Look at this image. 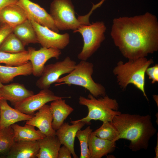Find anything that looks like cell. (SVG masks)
Returning a JSON list of instances; mask_svg holds the SVG:
<instances>
[{
	"instance_id": "obj_1",
	"label": "cell",
	"mask_w": 158,
	"mask_h": 158,
	"mask_svg": "<svg viewBox=\"0 0 158 158\" xmlns=\"http://www.w3.org/2000/svg\"><path fill=\"white\" fill-rule=\"evenodd\" d=\"M111 36L123 55L128 59L145 57L158 49V23L147 12L113 20Z\"/></svg>"
},
{
	"instance_id": "obj_2",
	"label": "cell",
	"mask_w": 158,
	"mask_h": 158,
	"mask_svg": "<svg viewBox=\"0 0 158 158\" xmlns=\"http://www.w3.org/2000/svg\"><path fill=\"white\" fill-rule=\"evenodd\" d=\"M112 122L119 133L115 142L120 139L129 140V148L133 152L147 150L150 138L157 131L149 114L121 113L114 118Z\"/></svg>"
},
{
	"instance_id": "obj_3",
	"label": "cell",
	"mask_w": 158,
	"mask_h": 158,
	"mask_svg": "<svg viewBox=\"0 0 158 158\" xmlns=\"http://www.w3.org/2000/svg\"><path fill=\"white\" fill-rule=\"evenodd\" d=\"M153 62L152 59L145 57L129 59L126 63L120 61L113 72L122 89L124 90L128 85L132 84L140 90L148 100L145 89V75L147 69Z\"/></svg>"
},
{
	"instance_id": "obj_4",
	"label": "cell",
	"mask_w": 158,
	"mask_h": 158,
	"mask_svg": "<svg viewBox=\"0 0 158 158\" xmlns=\"http://www.w3.org/2000/svg\"><path fill=\"white\" fill-rule=\"evenodd\" d=\"M79 103L87 107L88 114L81 119L71 121L72 124L83 122L85 124H89L92 120L112 122L114 118L121 113L118 111L119 105L117 100L106 95L98 98L90 93L88 95L87 98L80 96Z\"/></svg>"
},
{
	"instance_id": "obj_5",
	"label": "cell",
	"mask_w": 158,
	"mask_h": 158,
	"mask_svg": "<svg viewBox=\"0 0 158 158\" xmlns=\"http://www.w3.org/2000/svg\"><path fill=\"white\" fill-rule=\"evenodd\" d=\"M94 65L86 61L81 60L74 68L67 75L60 78L55 86L66 85L82 87L88 90L93 96L97 98L106 95L104 87L95 82L92 78Z\"/></svg>"
},
{
	"instance_id": "obj_6",
	"label": "cell",
	"mask_w": 158,
	"mask_h": 158,
	"mask_svg": "<svg viewBox=\"0 0 158 158\" xmlns=\"http://www.w3.org/2000/svg\"><path fill=\"white\" fill-rule=\"evenodd\" d=\"M50 14L59 30H76L81 25L90 24L84 16L77 18L71 0H54L50 6Z\"/></svg>"
},
{
	"instance_id": "obj_7",
	"label": "cell",
	"mask_w": 158,
	"mask_h": 158,
	"mask_svg": "<svg viewBox=\"0 0 158 158\" xmlns=\"http://www.w3.org/2000/svg\"><path fill=\"white\" fill-rule=\"evenodd\" d=\"M106 28L102 21L81 25L74 33L79 32L82 36L83 45L81 51L78 54L81 60L87 61L98 49L105 39Z\"/></svg>"
},
{
	"instance_id": "obj_8",
	"label": "cell",
	"mask_w": 158,
	"mask_h": 158,
	"mask_svg": "<svg viewBox=\"0 0 158 158\" xmlns=\"http://www.w3.org/2000/svg\"><path fill=\"white\" fill-rule=\"evenodd\" d=\"M76 64L75 61L67 56L62 61L45 66L41 75L36 81V86L41 89H49L62 75L72 71Z\"/></svg>"
},
{
	"instance_id": "obj_9",
	"label": "cell",
	"mask_w": 158,
	"mask_h": 158,
	"mask_svg": "<svg viewBox=\"0 0 158 158\" xmlns=\"http://www.w3.org/2000/svg\"><path fill=\"white\" fill-rule=\"evenodd\" d=\"M56 95L49 89H42L37 94L31 95L14 105V108L27 114L33 115L47 103L60 98H70Z\"/></svg>"
},
{
	"instance_id": "obj_10",
	"label": "cell",
	"mask_w": 158,
	"mask_h": 158,
	"mask_svg": "<svg viewBox=\"0 0 158 158\" xmlns=\"http://www.w3.org/2000/svg\"><path fill=\"white\" fill-rule=\"evenodd\" d=\"M30 20L36 32L38 43L42 47L61 50L69 44L70 35L68 33L59 34L32 20Z\"/></svg>"
},
{
	"instance_id": "obj_11",
	"label": "cell",
	"mask_w": 158,
	"mask_h": 158,
	"mask_svg": "<svg viewBox=\"0 0 158 158\" xmlns=\"http://www.w3.org/2000/svg\"><path fill=\"white\" fill-rule=\"evenodd\" d=\"M18 4L26 12L28 19L58 33L56 28L50 14L37 4L30 0H18Z\"/></svg>"
},
{
	"instance_id": "obj_12",
	"label": "cell",
	"mask_w": 158,
	"mask_h": 158,
	"mask_svg": "<svg viewBox=\"0 0 158 158\" xmlns=\"http://www.w3.org/2000/svg\"><path fill=\"white\" fill-rule=\"evenodd\" d=\"M28 51L30 55L29 61L32 66V74L36 77L41 75L45 64L49 60L52 58L58 59L61 54L60 49L42 47L38 50L29 47Z\"/></svg>"
},
{
	"instance_id": "obj_13",
	"label": "cell",
	"mask_w": 158,
	"mask_h": 158,
	"mask_svg": "<svg viewBox=\"0 0 158 158\" xmlns=\"http://www.w3.org/2000/svg\"><path fill=\"white\" fill-rule=\"evenodd\" d=\"M52 115L49 105L45 104L26 123L37 127L47 136L56 135V131L52 128Z\"/></svg>"
},
{
	"instance_id": "obj_14",
	"label": "cell",
	"mask_w": 158,
	"mask_h": 158,
	"mask_svg": "<svg viewBox=\"0 0 158 158\" xmlns=\"http://www.w3.org/2000/svg\"><path fill=\"white\" fill-rule=\"evenodd\" d=\"M85 124L83 122H78L71 125L68 123H64L56 131V135L61 144L68 149L74 158H78L74 150V142L76 133Z\"/></svg>"
},
{
	"instance_id": "obj_15",
	"label": "cell",
	"mask_w": 158,
	"mask_h": 158,
	"mask_svg": "<svg viewBox=\"0 0 158 158\" xmlns=\"http://www.w3.org/2000/svg\"><path fill=\"white\" fill-rule=\"evenodd\" d=\"M0 130L17 122L28 121L33 116L12 108L8 104L7 101L3 99L0 100Z\"/></svg>"
},
{
	"instance_id": "obj_16",
	"label": "cell",
	"mask_w": 158,
	"mask_h": 158,
	"mask_svg": "<svg viewBox=\"0 0 158 158\" xmlns=\"http://www.w3.org/2000/svg\"><path fill=\"white\" fill-rule=\"evenodd\" d=\"M34 94L32 91L18 83L3 85L0 88L1 99L8 101L14 105Z\"/></svg>"
},
{
	"instance_id": "obj_17",
	"label": "cell",
	"mask_w": 158,
	"mask_h": 158,
	"mask_svg": "<svg viewBox=\"0 0 158 158\" xmlns=\"http://www.w3.org/2000/svg\"><path fill=\"white\" fill-rule=\"evenodd\" d=\"M18 3L8 5L0 11V20L2 23L14 28L28 19L26 12Z\"/></svg>"
},
{
	"instance_id": "obj_18",
	"label": "cell",
	"mask_w": 158,
	"mask_h": 158,
	"mask_svg": "<svg viewBox=\"0 0 158 158\" xmlns=\"http://www.w3.org/2000/svg\"><path fill=\"white\" fill-rule=\"evenodd\" d=\"M39 150L37 141L15 142L6 156L7 158H35Z\"/></svg>"
},
{
	"instance_id": "obj_19",
	"label": "cell",
	"mask_w": 158,
	"mask_h": 158,
	"mask_svg": "<svg viewBox=\"0 0 158 158\" xmlns=\"http://www.w3.org/2000/svg\"><path fill=\"white\" fill-rule=\"evenodd\" d=\"M116 147V142L100 138L92 133L88 141L90 158H101L113 152Z\"/></svg>"
},
{
	"instance_id": "obj_20",
	"label": "cell",
	"mask_w": 158,
	"mask_h": 158,
	"mask_svg": "<svg viewBox=\"0 0 158 158\" xmlns=\"http://www.w3.org/2000/svg\"><path fill=\"white\" fill-rule=\"evenodd\" d=\"M63 99L53 101L49 105L53 117L52 126L55 131L61 126L68 116L74 111L73 109L67 104Z\"/></svg>"
},
{
	"instance_id": "obj_21",
	"label": "cell",
	"mask_w": 158,
	"mask_h": 158,
	"mask_svg": "<svg viewBox=\"0 0 158 158\" xmlns=\"http://www.w3.org/2000/svg\"><path fill=\"white\" fill-rule=\"evenodd\" d=\"M39 150L38 158H58L59 149L61 145L56 135L46 136L38 140Z\"/></svg>"
},
{
	"instance_id": "obj_22",
	"label": "cell",
	"mask_w": 158,
	"mask_h": 158,
	"mask_svg": "<svg viewBox=\"0 0 158 158\" xmlns=\"http://www.w3.org/2000/svg\"><path fill=\"white\" fill-rule=\"evenodd\" d=\"M32 74L31 63L28 61L18 66H4L0 65V81L2 83H7L19 75H28Z\"/></svg>"
},
{
	"instance_id": "obj_23",
	"label": "cell",
	"mask_w": 158,
	"mask_h": 158,
	"mask_svg": "<svg viewBox=\"0 0 158 158\" xmlns=\"http://www.w3.org/2000/svg\"><path fill=\"white\" fill-rule=\"evenodd\" d=\"M14 135L15 142L38 141L46 136L34 126L26 124L23 126L14 123L11 126Z\"/></svg>"
},
{
	"instance_id": "obj_24",
	"label": "cell",
	"mask_w": 158,
	"mask_h": 158,
	"mask_svg": "<svg viewBox=\"0 0 158 158\" xmlns=\"http://www.w3.org/2000/svg\"><path fill=\"white\" fill-rule=\"evenodd\" d=\"M13 32L25 46L30 43H38L35 30L28 19L14 28Z\"/></svg>"
},
{
	"instance_id": "obj_25",
	"label": "cell",
	"mask_w": 158,
	"mask_h": 158,
	"mask_svg": "<svg viewBox=\"0 0 158 158\" xmlns=\"http://www.w3.org/2000/svg\"><path fill=\"white\" fill-rule=\"evenodd\" d=\"M30 55L28 50L18 53H10L0 51V63L9 66H18L29 61Z\"/></svg>"
},
{
	"instance_id": "obj_26",
	"label": "cell",
	"mask_w": 158,
	"mask_h": 158,
	"mask_svg": "<svg viewBox=\"0 0 158 158\" xmlns=\"http://www.w3.org/2000/svg\"><path fill=\"white\" fill-rule=\"evenodd\" d=\"M15 142L14 133L11 126L0 130V155L6 156Z\"/></svg>"
},
{
	"instance_id": "obj_27",
	"label": "cell",
	"mask_w": 158,
	"mask_h": 158,
	"mask_svg": "<svg viewBox=\"0 0 158 158\" xmlns=\"http://www.w3.org/2000/svg\"><path fill=\"white\" fill-rule=\"evenodd\" d=\"M92 133L100 138L114 142L119 135L117 128L112 122H103L99 128Z\"/></svg>"
},
{
	"instance_id": "obj_28",
	"label": "cell",
	"mask_w": 158,
	"mask_h": 158,
	"mask_svg": "<svg viewBox=\"0 0 158 158\" xmlns=\"http://www.w3.org/2000/svg\"><path fill=\"white\" fill-rule=\"evenodd\" d=\"M25 46L12 32L6 38L0 47V51L10 53H18L25 50Z\"/></svg>"
},
{
	"instance_id": "obj_29",
	"label": "cell",
	"mask_w": 158,
	"mask_h": 158,
	"mask_svg": "<svg viewBox=\"0 0 158 158\" xmlns=\"http://www.w3.org/2000/svg\"><path fill=\"white\" fill-rule=\"evenodd\" d=\"M90 126L83 130H79L76 134V137L80 143V158H90L88 148L89 136L92 132Z\"/></svg>"
},
{
	"instance_id": "obj_30",
	"label": "cell",
	"mask_w": 158,
	"mask_h": 158,
	"mask_svg": "<svg viewBox=\"0 0 158 158\" xmlns=\"http://www.w3.org/2000/svg\"><path fill=\"white\" fill-rule=\"evenodd\" d=\"M13 28L4 23L0 28V47L8 35L13 32Z\"/></svg>"
},
{
	"instance_id": "obj_31",
	"label": "cell",
	"mask_w": 158,
	"mask_h": 158,
	"mask_svg": "<svg viewBox=\"0 0 158 158\" xmlns=\"http://www.w3.org/2000/svg\"><path fill=\"white\" fill-rule=\"evenodd\" d=\"M146 73L148 75L149 78L151 80V83L153 84L158 82V65L151 67H149L147 69Z\"/></svg>"
},
{
	"instance_id": "obj_32",
	"label": "cell",
	"mask_w": 158,
	"mask_h": 158,
	"mask_svg": "<svg viewBox=\"0 0 158 158\" xmlns=\"http://www.w3.org/2000/svg\"><path fill=\"white\" fill-rule=\"evenodd\" d=\"M71 155L68 149L64 145H63L59 149L58 158H71Z\"/></svg>"
},
{
	"instance_id": "obj_33",
	"label": "cell",
	"mask_w": 158,
	"mask_h": 158,
	"mask_svg": "<svg viewBox=\"0 0 158 158\" xmlns=\"http://www.w3.org/2000/svg\"><path fill=\"white\" fill-rule=\"evenodd\" d=\"M18 2V0H0V11L6 6Z\"/></svg>"
},
{
	"instance_id": "obj_34",
	"label": "cell",
	"mask_w": 158,
	"mask_h": 158,
	"mask_svg": "<svg viewBox=\"0 0 158 158\" xmlns=\"http://www.w3.org/2000/svg\"><path fill=\"white\" fill-rule=\"evenodd\" d=\"M157 134V141L156 144V145L155 148V158H157L158 157V136Z\"/></svg>"
},
{
	"instance_id": "obj_35",
	"label": "cell",
	"mask_w": 158,
	"mask_h": 158,
	"mask_svg": "<svg viewBox=\"0 0 158 158\" xmlns=\"http://www.w3.org/2000/svg\"><path fill=\"white\" fill-rule=\"evenodd\" d=\"M2 83L0 81V88L3 85Z\"/></svg>"
},
{
	"instance_id": "obj_36",
	"label": "cell",
	"mask_w": 158,
	"mask_h": 158,
	"mask_svg": "<svg viewBox=\"0 0 158 158\" xmlns=\"http://www.w3.org/2000/svg\"><path fill=\"white\" fill-rule=\"evenodd\" d=\"M2 24H3V23H2V22L0 20V28L1 27V26H2Z\"/></svg>"
},
{
	"instance_id": "obj_37",
	"label": "cell",
	"mask_w": 158,
	"mask_h": 158,
	"mask_svg": "<svg viewBox=\"0 0 158 158\" xmlns=\"http://www.w3.org/2000/svg\"><path fill=\"white\" fill-rule=\"evenodd\" d=\"M1 99V96L0 95V100Z\"/></svg>"
},
{
	"instance_id": "obj_38",
	"label": "cell",
	"mask_w": 158,
	"mask_h": 158,
	"mask_svg": "<svg viewBox=\"0 0 158 158\" xmlns=\"http://www.w3.org/2000/svg\"><path fill=\"white\" fill-rule=\"evenodd\" d=\"M1 156H0V158H1Z\"/></svg>"
}]
</instances>
